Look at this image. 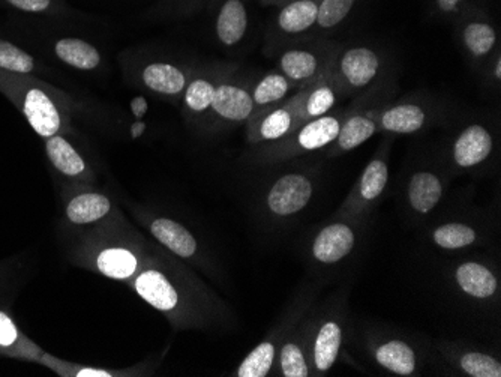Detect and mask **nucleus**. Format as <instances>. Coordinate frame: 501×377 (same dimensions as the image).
<instances>
[{
    "mask_svg": "<svg viewBox=\"0 0 501 377\" xmlns=\"http://www.w3.org/2000/svg\"><path fill=\"white\" fill-rule=\"evenodd\" d=\"M477 241V232L472 225L447 223L433 232V242L443 250L455 251L470 246Z\"/></svg>",
    "mask_w": 501,
    "mask_h": 377,
    "instance_id": "cd10ccee",
    "label": "nucleus"
},
{
    "mask_svg": "<svg viewBox=\"0 0 501 377\" xmlns=\"http://www.w3.org/2000/svg\"><path fill=\"white\" fill-rule=\"evenodd\" d=\"M293 86L295 85L284 76L283 72H270L254 88V106L269 107L279 104L284 101V98L288 95Z\"/></svg>",
    "mask_w": 501,
    "mask_h": 377,
    "instance_id": "bb28decb",
    "label": "nucleus"
},
{
    "mask_svg": "<svg viewBox=\"0 0 501 377\" xmlns=\"http://www.w3.org/2000/svg\"><path fill=\"white\" fill-rule=\"evenodd\" d=\"M211 109L219 118L225 120L245 122L253 116L256 106L253 95L249 94L248 90L240 86L223 83L215 89Z\"/></svg>",
    "mask_w": 501,
    "mask_h": 377,
    "instance_id": "9d476101",
    "label": "nucleus"
},
{
    "mask_svg": "<svg viewBox=\"0 0 501 377\" xmlns=\"http://www.w3.org/2000/svg\"><path fill=\"white\" fill-rule=\"evenodd\" d=\"M135 288L144 301L149 302L151 306L161 309V311L173 309L179 301L176 288L161 272L153 271V269L143 272L137 278Z\"/></svg>",
    "mask_w": 501,
    "mask_h": 377,
    "instance_id": "6ab92c4d",
    "label": "nucleus"
},
{
    "mask_svg": "<svg viewBox=\"0 0 501 377\" xmlns=\"http://www.w3.org/2000/svg\"><path fill=\"white\" fill-rule=\"evenodd\" d=\"M47 155L51 164L67 176H78L86 170V162L78 155L72 144L68 143L64 137L53 136L47 141Z\"/></svg>",
    "mask_w": 501,
    "mask_h": 377,
    "instance_id": "b1692460",
    "label": "nucleus"
},
{
    "mask_svg": "<svg viewBox=\"0 0 501 377\" xmlns=\"http://www.w3.org/2000/svg\"><path fill=\"white\" fill-rule=\"evenodd\" d=\"M346 116V111H341L311 119L281 139L283 146L288 153L314 152L318 149L328 148L337 139Z\"/></svg>",
    "mask_w": 501,
    "mask_h": 377,
    "instance_id": "f03ea898",
    "label": "nucleus"
},
{
    "mask_svg": "<svg viewBox=\"0 0 501 377\" xmlns=\"http://www.w3.org/2000/svg\"><path fill=\"white\" fill-rule=\"evenodd\" d=\"M185 104L193 113H204L214 101L216 86L204 79H195L185 88Z\"/></svg>",
    "mask_w": 501,
    "mask_h": 377,
    "instance_id": "72a5a7b5",
    "label": "nucleus"
},
{
    "mask_svg": "<svg viewBox=\"0 0 501 377\" xmlns=\"http://www.w3.org/2000/svg\"><path fill=\"white\" fill-rule=\"evenodd\" d=\"M444 194L442 179L434 172L421 170L410 178L407 187V200L410 208L419 215L433 213Z\"/></svg>",
    "mask_w": 501,
    "mask_h": 377,
    "instance_id": "4468645a",
    "label": "nucleus"
},
{
    "mask_svg": "<svg viewBox=\"0 0 501 377\" xmlns=\"http://www.w3.org/2000/svg\"><path fill=\"white\" fill-rule=\"evenodd\" d=\"M216 37L219 41L233 47L242 41L248 29V11L244 0H225L216 18Z\"/></svg>",
    "mask_w": 501,
    "mask_h": 377,
    "instance_id": "f3484780",
    "label": "nucleus"
},
{
    "mask_svg": "<svg viewBox=\"0 0 501 377\" xmlns=\"http://www.w3.org/2000/svg\"><path fill=\"white\" fill-rule=\"evenodd\" d=\"M342 344L341 323L328 319L317 330L311 349V360L316 373L325 374L337 362Z\"/></svg>",
    "mask_w": 501,
    "mask_h": 377,
    "instance_id": "ddd939ff",
    "label": "nucleus"
},
{
    "mask_svg": "<svg viewBox=\"0 0 501 377\" xmlns=\"http://www.w3.org/2000/svg\"><path fill=\"white\" fill-rule=\"evenodd\" d=\"M275 346L270 341H263L245 358L237 369L239 377H265L269 374L275 361Z\"/></svg>",
    "mask_w": 501,
    "mask_h": 377,
    "instance_id": "c756f323",
    "label": "nucleus"
},
{
    "mask_svg": "<svg viewBox=\"0 0 501 377\" xmlns=\"http://www.w3.org/2000/svg\"><path fill=\"white\" fill-rule=\"evenodd\" d=\"M463 41L473 58L482 59L496 47L497 34L489 23L470 22L464 26Z\"/></svg>",
    "mask_w": 501,
    "mask_h": 377,
    "instance_id": "a878e982",
    "label": "nucleus"
},
{
    "mask_svg": "<svg viewBox=\"0 0 501 377\" xmlns=\"http://www.w3.org/2000/svg\"><path fill=\"white\" fill-rule=\"evenodd\" d=\"M153 236L167 246L170 251H173L174 255L181 257H191L197 251V241L194 236L176 221L169 220V218H158L153 221L152 227Z\"/></svg>",
    "mask_w": 501,
    "mask_h": 377,
    "instance_id": "4be33fe9",
    "label": "nucleus"
},
{
    "mask_svg": "<svg viewBox=\"0 0 501 377\" xmlns=\"http://www.w3.org/2000/svg\"><path fill=\"white\" fill-rule=\"evenodd\" d=\"M17 337L18 330L13 320L4 311H0V346H13L17 341Z\"/></svg>",
    "mask_w": 501,
    "mask_h": 377,
    "instance_id": "c9c22d12",
    "label": "nucleus"
},
{
    "mask_svg": "<svg viewBox=\"0 0 501 377\" xmlns=\"http://www.w3.org/2000/svg\"><path fill=\"white\" fill-rule=\"evenodd\" d=\"M380 367L398 376H413L417 370L414 349L402 340L393 339L380 344L374 351Z\"/></svg>",
    "mask_w": 501,
    "mask_h": 377,
    "instance_id": "a211bd4d",
    "label": "nucleus"
},
{
    "mask_svg": "<svg viewBox=\"0 0 501 377\" xmlns=\"http://www.w3.org/2000/svg\"><path fill=\"white\" fill-rule=\"evenodd\" d=\"M56 55L62 62L71 65L74 68L89 69L97 68L101 62V56L97 48L86 43L83 39L64 38L56 43Z\"/></svg>",
    "mask_w": 501,
    "mask_h": 377,
    "instance_id": "5701e85b",
    "label": "nucleus"
},
{
    "mask_svg": "<svg viewBox=\"0 0 501 377\" xmlns=\"http://www.w3.org/2000/svg\"><path fill=\"white\" fill-rule=\"evenodd\" d=\"M458 288L475 299H489L498 290V280L488 267L479 262H464L456 267Z\"/></svg>",
    "mask_w": 501,
    "mask_h": 377,
    "instance_id": "dca6fc26",
    "label": "nucleus"
},
{
    "mask_svg": "<svg viewBox=\"0 0 501 377\" xmlns=\"http://www.w3.org/2000/svg\"><path fill=\"white\" fill-rule=\"evenodd\" d=\"M98 267L104 276L123 280L134 274L137 269V259L132 253L123 248H110L102 251L98 257Z\"/></svg>",
    "mask_w": 501,
    "mask_h": 377,
    "instance_id": "c85d7f7f",
    "label": "nucleus"
},
{
    "mask_svg": "<svg viewBox=\"0 0 501 377\" xmlns=\"http://www.w3.org/2000/svg\"><path fill=\"white\" fill-rule=\"evenodd\" d=\"M141 79L146 88L156 94L169 97L182 94L186 88V76L183 71L165 62L148 65L141 74Z\"/></svg>",
    "mask_w": 501,
    "mask_h": 377,
    "instance_id": "aec40b11",
    "label": "nucleus"
},
{
    "mask_svg": "<svg viewBox=\"0 0 501 377\" xmlns=\"http://www.w3.org/2000/svg\"><path fill=\"white\" fill-rule=\"evenodd\" d=\"M77 376H99V377H109L110 373H107V372H99V370H81V372H78V374Z\"/></svg>",
    "mask_w": 501,
    "mask_h": 377,
    "instance_id": "58836bf2",
    "label": "nucleus"
},
{
    "mask_svg": "<svg viewBox=\"0 0 501 377\" xmlns=\"http://www.w3.org/2000/svg\"><path fill=\"white\" fill-rule=\"evenodd\" d=\"M305 88H300L297 94L272 107L257 122L258 141H277L295 131L296 128L305 123L304 104Z\"/></svg>",
    "mask_w": 501,
    "mask_h": 377,
    "instance_id": "20e7f679",
    "label": "nucleus"
},
{
    "mask_svg": "<svg viewBox=\"0 0 501 377\" xmlns=\"http://www.w3.org/2000/svg\"><path fill=\"white\" fill-rule=\"evenodd\" d=\"M337 99L338 85L333 74V64H330L316 81L307 86L302 104L305 122L330 113Z\"/></svg>",
    "mask_w": 501,
    "mask_h": 377,
    "instance_id": "f8f14e48",
    "label": "nucleus"
},
{
    "mask_svg": "<svg viewBox=\"0 0 501 377\" xmlns=\"http://www.w3.org/2000/svg\"><path fill=\"white\" fill-rule=\"evenodd\" d=\"M356 246V234L347 223H332L317 234L311 246L314 259L323 265H335L346 259Z\"/></svg>",
    "mask_w": 501,
    "mask_h": 377,
    "instance_id": "39448f33",
    "label": "nucleus"
},
{
    "mask_svg": "<svg viewBox=\"0 0 501 377\" xmlns=\"http://www.w3.org/2000/svg\"><path fill=\"white\" fill-rule=\"evenodd\" d=\"M379 131L377 118L372 113H347L342 120L338 137L332 143V155L350 152L353 149L362 146L371 137Z\"/></svg>",
    "mask_w": 501,
    "mask_h": 377,
    "instance_id": "2eb2a0df",
    "label": "nucleus"
},
{
    "mask_svg": "<svg viewBox=\"0 0 501 377\" xmlns=\"http://www.w3.org/2000/svg\"><path fill=\"white\" fill-rule=\"evenodd\" d=\"M356 0H320L317 26L320 29H333L341 25L353 8Z\"/></svg>",
    "mask_w": 501,
    "mask_h": 377,
    "instance_id": "473e14b6",
    "label": "nucleus"
},
{
    "mask_svg": "<svg viewBox=\"0 0 501 377\" xmlns=\"http://www.w3.org/2000/svg\"><path fill=\"white\" fill-rule=\"evenodd\" d=\"M459 367L472 377H501L500 361L486 353H464L459 358Z\"/></svg>",
    "mask_w": 501,
    "mask_h": 377,
    "instance_id": "7c9ffc66",
    "label": "nucleus"
},
{
    "mask_svg": "<svg viewBox=\"0 0 501 377\" xmlns=\"http://www.w3.org/2000/svg\"><path fill=\"white\" fill-rule=\"evenodd\" d=\"M314 195V183L304 173L284 174L267 194V206L277 216H293L304 211Z\"/></svg>",
    "mask_w": 501,
    "mask_h": 377,
    "instance_id": "7ed1b4c3",
    "label": "nucleus"
},
{
    "mask_svg": "<svg viewBox=\"0 0 501 377\" xmlns=\"http://www.w3.org/2000/svg\"><path fill=\"white\" fill-rule=\"evenodd\" d=\"M389 167L384 158L377 157L371 160L359 179L358 187L354 188L353 195L350 197L349 204L356 213L371 208L380 199L388 185Z\"/></svg>",
    "mask_w": 501,
    "mask_h": 377,
    "instance_id": "6e6552de",
    "label": "nucleus"
},
{
    "mask_svg": "<svg viewBox=\"0 0 501 377\" xmlns=\"http://www.w3.org/2000/svg\"><path fill=\"white\" fill-rule=\"evenodd\" d=\"M494 77H496V80H498V81L501 80V59H500V58H497V60H496V67H494Z\"/></svg>",
    "mask_w": 501,
    "mask_h": 377,
    "instance_id": "ea45409f",
    "label": "nucleus"
},
{
    "mask_svg": "<svg viewBox=\"0 0 501 377\" xmlns=\"http://www.w3.org/2000/svg\"><path fill=\"white\" fill-rule=\"evenodd\" d=\"M26 118L29 120L30 127L38 136L50 137L56 136L60 128V116L55 102L44 92V90L30 89L25 98V107H23Z\"/></svg>",
    "mask_w": 501,
    "mask_h": 377,
    "instance_id": "1a4fd4ad",
    "label": "nucleus"
},
{
    "mask_svg": "<svg viewBox=\"0 0 501 377\" xmlns=\"http://www.w3.org/2000/svg\"><path fill=\"white\" fill-rule=\"evenodd\" d=\"M437 6L443 13H455L464 0H435Z\"/></svg>",
    "mask_w": 501,
    "mask_h": 377,
    "instance_id": "4c0bfd02",
    "label": "nucleus"
},
{
    "mask_svg": "<svg viewBox=\"0 0 501 377\" xmlns=\"http://www.w3.org/2000/svg\"><path fill=\"white\" fill-rule=\"evenodd\" d=\"M493 149L491 132L484 125L473 123L459 134L452 148V157L459 169H473L486 162Z\"/></svg>",
    "mask_w": 501,
    "mask_h": 377,
    "instance_id": "423d86ee",
    "label": "nucleus"
},
{
    "mask_svg": "<svg viewBox=\"0 0 501 377\" xmlns=\"http://www.w3.org/2000/svg\"><path fill=\"white\" fill-rule=\"evenodd\" d=\"M381 59L379 53L370 47H350L333 62V74L338 89L354 92L365 89L379 77Z\"/></svg>",
    "mask_w": 501,
    "mask_h": 377,
    "instance_id": "f257e3e1",
    "label": "nucleus"
},
{
    "mask_svg": "<svg viewBox=\"0 0 501 377\" xmlns=\"http://www.w3.org/2000/svg\"><path fill=\"white\" fill-rule=\"evenodd\" d=\"M329 62H323L316 51L309 48H291L279 59V68L295 86L305 88L326 71Z\"/></svg>",
    "mask_w": 501,
    "mask_h": 377,
    "instance_id": "0eeeda50",
    "label": "nucleus"
},
{
    "mask_svg": "<svg viewBox=\"0 0 501 377\" xmlns=\"http://www.w3.org/2000/svg\"><path fill=\"white\" fill-rule=\"evenodd\" d=\"M34 67L32 56L27 55L17 46L0 39V68L18 72V74H27L34 69Z\"/></svg>",
    "mask_w": 501,
    "mask_h": 377,
    "instance_id": "f704fd0d",
    "label": "nucleus"
},
{
    "mask_svg": "<svg viewBox=\"0 0 501 377\" xmlns=\"http://www.w3.org/2000/svg\"><path fill=\"white\" fill-rule=\"evenodd\" d=\"M281 370L286 377H308L311 376V369L308 364L307 355L302 346L293 341L284 344L281 349Z\"/></svg>",
    "mask_w": 501,
    "mask_h": 377,
    "instance_id": "2f4dec72",
    "label": "nucleus"
},
{
    "mask_svg": "<svg viewBox=\"0 0 501 377\" xmlns=\"http://www.w3.org/2000/svg\"><path fill=\"white\" fill-rule=\"evenodd\" d=\"M428 122V115L423 107L414 102H400L384 109L377 116L379 130L393 134H414L421 131Z\"/></svg>",
    "mask_w": 501,
    "mask_h": 377,
    "instance_id": "9b49d317",
    "label": "nucleus"
},
{
    "mask_svg": "<svg viewBox=\"0 0 501 377\" xmlns=\"http://www.w3.org/2000/svg\"><path fill=\"white\" fill-rule=\"evenodd\" d=\"M318 0H293L278 14L279 29L287 35H300L317 25Z\"/></svg>",
    "mask_w": 501,
    "mask_h": 377,
    "instance_id": "412c9836",
    "label": "nucleus"
},
{
    "mask_svg": "<svg viewBox=\"0 0 501 377\" xmlns=\"http://www.w3.org/2000/svg\"><path fill=\"white\" fill-rule=\"evenodd\" d=\"M110 208L111 204L106 195L89 193L72 199L71 204H68L67 214L72 223L88 225L109 214Z\"/></svg>",
    "mask_w": 501,
    "mask_h": 377,
    "instance_id": "393cba45",
    "label": "nucleus"
},
{
    "mask_svg": "<svg viewBox=\"0 0 501 377\" xmlns=\"http://www.w3.org/2000/svg\"><path fill=\"white\" fill-rule=\"evenodd\" d=\"M6 2L26 13H43L51 4V0H6Z\"/></svg>",
    "mask_w": 501,
    "mask_h": 377,
    "instance_id": "e433bc0d",
    "label": "nucleus"
}]
</instances>
